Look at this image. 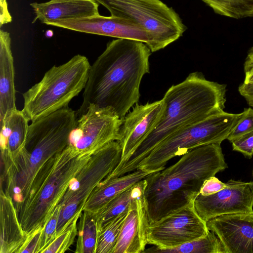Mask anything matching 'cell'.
I'll return each instance as SVG.
<instances>
[{
  "instance_id": "cell-19",
  "label": "cell",
  "mask_w": 253,
  "mask_h": 253,
  "mask_svg": "<svg viewBox=\"0 0 253 253\" xmlns=\"http://www.w3.org/2000/svg\"><path fill=\"white\" fill-rule=\"evenodd\" d=\"M152 172L136 169L119 177L105 178L95 188L87 200L83 211L94 213L111 200Z\"/></svg>"
},
{
  "instance_id": "cell-2",
  "label": "cell",
  "mask_w": 253,
  "mask_h": 253,
  "mask_svg": "<svg viewBox=\"0 0 253 253\" xmlns=\"http://www.w3.org/2000/svg\"><path fill=\"white\" fill-rule=\"evenodd\" d=\"M227 85L207 80L204 75L190 73L181 83L171 86L163 99L166 107L155 129L120 168L114 169L111 178L137 169L138 164L166 138L190 125L224 111Z\"/></svg>"
},
{
  "instance_id": "cell-22",
  "label": "cell",
  "mask_w": 253,
  "mask_h": 253,
  "mask_svg": "<svg viewBox=\"0 0 253 253\" xmlns=\"http://www.w3.org/2000/svg\"><path fill=\"white\" fill-rule=\"evenodd\" d=\"M226 253L219 237L209 231L205 236L185 243L177 247L161 249L153 245L145 249L143 253Z\"/></svg>"
},
{
  "instance_id": "cell-4",
  "label": "cell",
  "mask_w": 253,
  "mask_h": 253,
  "mask_svg": "<svg viewBox=\"0 0 253 253\" xmlns=\"http://www.w3.org/2000/svg\"><path fill=\"white\" fill-rule=\"evenodd\" d=\"M93 154L80 151L68 144L41 168L23 201L14 206L20 224L27 235L44 228L71 180Z\"/></svg>"
},
{
  "instance_id": "cell-28",
  "label": "cell",
  "mask_w": 253,
  "mask_h": 253,
  "mask_svg": "<svg viewBox=\"0 0 253 253\" xmlns=\"http://www.w3.org/2000/svg\"><path fill=\"white\" fill-rule=\"evenodd\" d=\"M60 211V207L58 205L51 217L43 229L41 238L38 253H42L43 250L50 244L56 236L57 227Z\"/></svg>"
},
{
  "instance_id": "cell-7",
  "label": "cell",
  "mask_w": 253,
  "mask_h": 253,
  "mask_svg": "<svg viewBox=\"0 0 253 253\" xmlns=\"http://www.w3.org/2000/svg\"><path fill=\"white\" fill-rule=\"evenodd\" d=\"M111 16L131 20L143 27L153 40L152 52L179 38L186 27L171 8L160 0H95Z\"/></svg>"
},
{
  "instance_id": "cell-18",
  "label": "cell",
  "mask_w": 253,
  "mask_h": 253,
  "mask_svg": "<svg viewBox=\"0 0 253 253\" xmlns=\"http://www.w3.org/2000/svg\"><path fill=\"white\" fill-rule=\"evenodd\" d=\"M0 253H18L27 235L19 221L12 199L0 189Z\"/></svg>"
},
{
  "instance_id": "cell-25",
  "label": "cell",
  "mask_w": 253,
  "mask_h": 253,
  "mask_svg": "<svg viewBox=\"0 0 253 253\" xmlns=\"http://www.w3.org/2000/svg\"><path fill=\"white\" fill-rule=\"evenodd\" d=\"M128 211L119 214L101 229L96 253H113Z\"/></svg>"
},
{
  "instance_id": "cell-12",
  "label": "cell",
  "mask_w": 253,
  "mask_h": 253,
  "mask_svg": "<svg viewBox=\"0 0 253 253\" xmlns=\"http://www.w3.org/2000/svg\"><path fill=\"white\" fill-rule=\"evenodd\" d=\"M226 184L214 194L199 193L195 198V210L206 222L221 215L253 212V181L230 179Z\"/></svg>"
},
{
  "instance_id": "cell-16",
  "label": "cell",
  "mask_w": 253,
  "mask_h": 253,
  "mask_svg": "<svg viewBox=\"0 0 253 253\" xmlns=\"http://www.w3.org/2000/svg\"><path fill=\"white\" fill-rule=\"evenodd\" d=\"M95 0H50L31 3L37 20L45 24L59 20L92 17L99 15Z\"/></svg>"
},
{
  "instance_id": "cell-5",
  "label": "cell",
  "mask_w": 253,
  "mask_h": 253,
  "mask_svg": "<svg viewBox=\"0 0 253 253\" xmlns=\"http://www.w3.org/2000/svg\"><path fill=\"white\" fill-rule=\"evenodd\" d=\"M91 65L77 54L59 66H53L42 79L23 93L22 111L31 122L68 106L85 88Z\"/></svg>"
},
{
  "instance_id": "cell-32",
  "label": "cell",
  "mask_w": 253,
  "mask_h": 253,
  "mask_svg": "<svg viewBox=\"0 0 253 253\" xmlns=\"http://www.w3.org/2000/svg\"><path fill=\"white\" fill-rule=\"evenodd\" d=\"M245 78L243 83H253V53H248L244 64Z\"/></svg>"
},
{
  "instance_id": "cell-20",
  "label": "cell",
  "mask_w": 253,
  "mask_h": 253,
  "mask_svg": "<svg viewBox=\"0 0 253 253\" xmlns=\"http://www.w3.org/2000/svg\"><path fill=\"white\" fill-rule=\"evenodd\" d=\"M29 120L22 110L17 108L11 111L0 122V149L13 152L24 147Z\"/></svg>"
},
{
  "instance_id": "cell-34",
  "label": "cell",
  "mask_w": 253,
  "mask_h": 253,
  "mask_svg": "<svg viewBox=\"0 0 253 253\" xmlns=\"http://www.w3.org/2000/svg\"><path fill=\"white\" fill-rule=\"evenodd\" d=\"M0 26L3 24L11 22L12 17L8 10L6 0H0Z\"/></svg>"
},
{
  "instance_id": "cell-8",
  "label": "cell",
  "mask_w": 253,
  "mask_h": 253,
  "mask_svg": "<svg viewBox=\"0 0 253 253\" xmlns=\"http://www.w3.org/2000/svg\"><path fill=\"white\" fill-rule=\"evenodd\" d=\"M122 154V145L118 141L108 143L92 154L71 180L58 205L60 211L56 236L70 224L73 216L82 214L87 200L95 188L120 163Z\"/></svg>"
},
{
  "instance_id": "cell-14",
  "label": "cell",
  "mask_w": 253,
  "mask_h": 253,
  "mask_svg": "<svg viewBox=\"0 0 253 253\" xmlns=\"http://www.w3.org/2000/svg\"><path fill=\"white\" fill-rule=\"evenodd\" d=\"M226 253H253V212L221 215L207 221Z\"/></svg>"
},
{
  "instance_id": "cell-11",
  "label": "cell",
  "mask_w": 253,
  "mask_h": 253,
  "mask_svg": "<svg viewBox=\"0 0 253 253\" xmlns=\"http://www.w3.org/2000/svg\"><path fill=\"white\" fill-rule=\"evenodd\" d=\"M166 107L163 99L144 105L136 103L122 120L119 139L121 161L114 169L122 167L160 122Z\"/></svg>"
},
{
  "instance_id": "cell-10",
  "label": "cell",
  "mask_w": 253,
  "mask_h": 253,
  "mask_svg": "<svg viewBox=\"0 0 253 253\" xmlns=\"http://www.w3.org/2000/svg\"><path fill=\"white\" fill-rule=\"evenodd\" d=\"M122 122L111 107L90 104L78 118L69 145L80 151L94 153L108 143L119 140Z\"/></svg>"
},
{
  "instance_id": "cell-30",
  "label": "cell",
  "mask_w": 253,
  "mask_h": 253,
  "mask_svg": "<svg viewBox=\"0 0 253 253\" xmlns=\"http://www.w3.org/2000/svg\"><path fill=\"white\" fill-rule=\"evenodd\" d=\"M44 228H42L28 235L18 253H38L40 242Z\"/></svg>"
},
{
  "instance_id": "cell-17",
  "label": "cell",
  "mask_w": 253,
  "mask_h": 253,
  "mask_svg": "<svg viewBox=\"0 0 253 253\" xmlns=\"http://www.w3.org/2000/svg\"><path fill=\"white\" fill-rule=\"evenodd\" d=\"M14 68L8 32L0 31V122L16 109Z\"/></svg>"
},
{
  "instance_id": "cell-27",
  "label": "cell",
  "mask_w": 253,
  "mask_h": 253,
  "mask_svg": "<svg viewBox=\"0 0 253 253\" xmlns=\"http://www.w3.org/2000/svg\"><path fill=\"white\" fill-rule=\"evenodd\" d=\"M253 130V109L244 108L237 123L227 137L231 142L240 136Z\"/></svg>"
},
{
  "instance_id": "cell-6",
  "label": "cell",
  "mask_w": 253,
  "mask_h": 253,
  "mask_svg": "<svg viewBox=\"0 0 253 253\" xmlns=\"http://www.w3.org/2000/svg\"><path fill=\"white\" fill-rule=\"evenodd\" d=\"M241 113L222 112L190 125L169 136L156 146L137 169L154 172L163 169L169 161L199 146L220 143L227 139Z\"/></svg>"
},
{
  "instance_id": "cell-15",
  "label": "cell",
  "mask_w": 253,
  "mask_h": 253,
  "mask_svg": "<svg viewBox=\"0 0 253 253\" xmlns=\"http://www.w3.org/2000/svg\"><path fill=\"white\" fill-rule=\"evenodd\" d=\"M149 224L144 194L130 206L113 253H140L147 243L146 229Z\"/></svg>"
},
{
  "instance_id": "cell-36",
  "label": "cell",
  "mask_w": 253,
  "mask_h": 253,
  "mask_svg": "<svg viewBox=\"0 0 253 253\" xmlns=\"http://www.w3.org/2000/svg\"></svg>"
},
{
  "instance_id": "cell-26",
  "label": "cell",
  "mask_w": 253,
  "mask_h": 253,
  "mask_svg": "<svg viewBox=\"0 0 253 253\" xmlns=\"http://www.w3.org/2000/svg\"><path fill=\"white\" fill-rule=\"evenodd\" d=\"M79 219H75L68 226L62 229L42 253H62L67 251L77 236Z\"/></svg>"
},
{
  "instance_id": "cell-13",
  "label": "cell",
  "mask_w": 253,
  "mask_h": 253,
  "mask_svg": "<svg viewBox=\"0 0 253 253\" xmlns=\"http://www.w3.org/2000/svg\"><path fill=\"white\" fill-rule=\"evenodd\" d=\"M47 25L77 32L137 40L145 43L150 49L153 40L151 35L134 22L122 18L99 15L78 19L59 20Z\"/></svg>"
},
{
  "instance_id": "cell-9",
  "label": "cell",
  "mask_w": 253,
  "mask_h": 253,
  "mask_svg": "<svg viewBox=\"0 0 253 253\" xmlns=\"http://www.w3.org/2000/svg\"><path fill=\"white\" fill-rule=\"evenodd\" d=\"M209 231L207 222L196 211L193 201L150 223L146 236L148 244L167 249L205 236Z\"/></svg>"
},
{
  "instance_id": "cell-31",
  "label": "cell",
  "mask_w": 253,
  "mask_h": 253,
  "mask_svg": "<svg viewBox=\"0 0 253 253\" xmlns=\"http://www.w3.org/2000/svg\"><path fill=\"white\" fill-rule=\"evenodd\" d=\"M226 186V183L221 182L215 176H213L205 182L199 193L205 196L211 195L222 190Z\"/></svg>"
},
{
  "instance_id": "cell-24",
  "label": "cell",
  "mask_w": 253,
  "mask_h": 253,
  "mask_svg": "<svg viewBox=\"0 0 253 253\" xmlns=\"http://www.w3.org/2000/svg\"><path fill=\"white\" fill-rule=\"evenodd\" d=\"M220 15L235 19L253 16V0H202Z\"/></svg>"
},
{
  "instance_id": "cell-33",
  "label": "cell",
  "mask_w": 253,
  "mask_h": 253,
  "mask_svg": "<svg viewBox=\"0 0 253 253\" xmlns=\"http://www.w3.org/2000/svg\"><path fill=\"white\" fill-rule=\"evenodd\" d=\"M238 91L248 104L253 107V83L248 84L242 83L238 87Z\"/></svg>"
},
{
  "instance_id": "cell-29",
  "label": "cell",
  "mask_w": 253,
  "mask_h": 253,
  "mask_svg": "<svg viewBox=\"0 0 253 253\" xmlns=\"http://www.w3.org/2000/svg\"><path fill=\"white\" fill-rule=\"evenodd\" d=\"M233 150L251 158L253 155V130L234 139L231 142Z\"/></svg>"
},
{
  "instance_id": "cell-21",
  "label": "cell",
  "mask_w": 253,
  "mask_h": 253,
  "mask_svg": "<svg viewBox=\"0 0 253 253\" xmlns=\"http://www.w3.org/2000/svg\"><path fill=\"white\" fill-rule=\"evenodd\" d=\"M146 181L143 179L119 194L96 212L93 213L101 229L119 214L127 211L132 203L144 194Z\"/></svg>"
},
{
  "instance_id": "cell-1",
  "label": "cell",
  "mask_w": 253,
  "mask_h": 253,
  "mask_svg": "<svg viewBox=\"0 0 253 253\" xmlns=\"http://www.w3.org/2000/svg\"><path fill=\"white\" fill-rule=\"evenodd\" d=\"M151 51L137 40L118 39L108 42L90 66L77 117L94 104L111 107L122 120L139 100L141 80L149 73Z\"/></svg>"
},
{
  "instance_id": "cell-23",
  "label": "cell",
  "mask_w": 253,
  "mask_h": 253,
  "mask_svg": "<svg viewBox=\"0 0 253 253\" xmlns=\"http://www.w3.org/2000/svg\"><path fill=\"white\" fill-rule=\"evenodd\" d=\"M100 229L94 215L83 211L78 225L75 253H96Z\"/></svg>"
},
{
  "instance_id": "cell-35",
  "label": "cell",
  "mask_w": 253,
  "mask_h": 253,
  "mask_svg": "<svg viewBox=\"0 0 253 253\" xmlns=\"http://www.w3.org/2000/svg\"><path fill=\"white\" fill-rule=\"evenodd\" d=\"M248 53H253V46L250 49Z\"/></svg>"
},
{
  "instance_id": "cell-3",
  "label": "cell",
  "mask_w": 253,
  "mask_h": 253,
  "mask_svg": "<svg viewBox=\"0 0 253 253\" xmlns=\"http://www.w3.org/2000/svg\"><path fill=\"white\" fill-rule=\"evenodd\" d=\"M220 144L191 149L173 165L145 178L149 223L193 202L205 182L228 167Z\"/></svg>"
}]
</instances>
